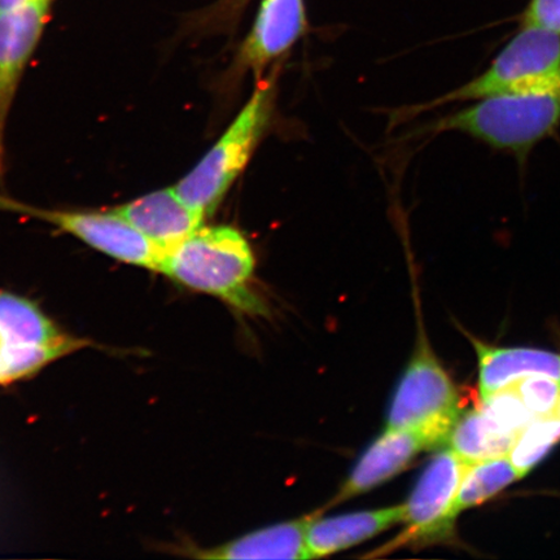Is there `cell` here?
I'll list each match as a JSON object with an SVG mask.
<instances>
[{"mask_svg":"<svg viewBox=\"0 0 560 560\" xmlns=\"http://www.w3.org/2000/svg\"><path fill=\"white\" fill-rule=\"evenodd\" d=\"M560 125V82L482 97L441 118L433 132L459 131L493 149L525 158Z\"/></svg>","mask_w":560,"mask_h":560,"instance_id":"7a4b0ae2","label":"cell"},{"mask_svg":"<svg viewBox=\"0 0 560 560\" xmlns=\"http://www.w3.org/2000/svg\"><path fill=\"white\" fill-rule=\"evenodd\" d=\"M470 465L451 447L439 452L429 462L408 501L404 502L405 529L384 546L382 555L402 546H425L453 538L459 515L455 501Z\"/></svg>","mask_w":560,"mask_h":560,"instance_id":"8992f818","label":"cell"},{"mask_svg":"<svg viewBox=\"0 0 560 560\" xmlns=\"http://www.w3.org/2000/svg\"><path fill=\"white\" fill-rule=\"evenodd\" d=\"M523 26L560 35V0H530L523 15Z\"/></svg>","mask_w":560,"mask_h":560,"instance_id":"7402d4cb","label":"cell"},{"mask_svg":"<svg viewBox=\"0 0 560 560\" xmlns=\"http://www.w3.org/2000/svg\"><path fill=\"white\" fill-rule=\"evenodd\" d=\"M163 254L205 225L206 217L182 200L174 187L161 188L110 208Z\"/></svg>","mask_w":560,"mask_h":560,"instance_id":"8fae6325","label":"cell"},{"mask_svg":"<svg viewBox=\"0 0 560 560\" xmlns=\"http://www.w3.org/2000/svg\"><path fill=\"white\" fill-rule=\"evenodd\" d=\"M52 0H32L0 12V184L5 174V128L27 65L39 45Z\"/></svg>","mask_w":560,"mask_h":560,"instance_id":"ba28073f","label":"cell"},{"mask_svg":"<svg viewBox=\"0 0 560 560\" xmlns=\"http://www.w3.org/2000/svg\"><path fill=\"white\" fill-rule=\"evenodd\" d=\"M478 406L503 429L517 433V435L537 419L523 402L514 384L497 390L486 398H480Z\"/></svg>","mask_w":560,"mask_h":560,"instance_id":"d6986e66","label":"cell"},{"mask_svg":"<svg viewBox=\"0 0 560 560\" xmlns=\"http://www.w3.org/2000/svg\"><path fill=\"white\" fill-rule=\"evenodd\" d=\"M27 2H32V0H0V12L16 10Z\"/></svg>","mask_w":560,"mask_h":560,"instance_id":"603a6c76","label":"cell"},{"mask_svg":"<svg viewBox=\"0 0 560 560\" xmlns=\"http://www.w3.org/2000/svg\"><path fill=\"white\" fill-rule=\"evenodd\" d=\"M523 402L536 418L555 417L560 396V382L546 375H530L516 382Z\"/></svg>","mask_w":560,"mask_h":560,"instance_id":"ffe728a7","label":"cell"},{"mask_svg":"<svg viewBox=\"0 0 560 560\" xmlns=\"http://www.w3.org/2000/svg\"><path fill=\"white\" fill-rule=\"evenodd\" d=\"M0 210L32 217L58 228L62 233L114 258L151 271L160 270L163 250L131 228L115 212L108 210L45 209L26 205L0 195Z\"/></svg>","mask_w":560,"mask_h":560,"instance_id":"52a82bcc","label":"cell"},{"mask_svg":"<svg viewBox=\"0 0 560 560\" xmlns=\"http://www.w3.org/2000/svg\"><path fill=\"white\" fill-rule=\"evenodd\" d=\"M256 257L247 237L229 225H202L184 242L167 249L161 275L186 290L206 293L248 315L269 314L252 289Z\"/></svg>","mask_w":560,"mask_h":560,"instance_id":"6da1fadb","label":"cell"},{"mask_svg":"<svg viewBox=\"0 0 560 560\" xmlns=\"http://www.w3.org/2000/svg\"><path fill=\"white\" fill-rule=\"evenodd\" d=\"M250 0H219L201 12L199 24L210 31H229L241 19Z\"/></svg>","mask_w":560,"mask_h":560,"instance_id":"44dd1931","label":"cell"},{"mask_svg":"<svg viewBox=\"0 0 560 560\" xmlns=\"http://www.w3.org/2000/svg\"><path fill=\"white\" fill-rule=\"evenodd\" d=\"M459 416L458 389L420 331L416 352L392 397L385 430L417 432L435 450L447 444Z\"/></svg>","mask_w":560,"mask_h":560,"instance_id":"277c9868","label":"cell"},{"mask_svg":"<svg viewBox=\"0 0 560 560\" xmlns=\"http://www.w3.org/2000/svg\"><path fill=\"white\" fill-rule=\"evenodd\" d=\"M318 513V511H317ZM317 513L269 525L250 532L215 548H184L186 556L199 559H310L306 550V530Z\"/></svg>","mask_w":560,"mask_h":560,"instance_id":"4fadbf2b","label":"cell"},{"mask_svg":"<svg viewBox=\"0 0 560 560\" xmlns=\"http://www.w3.org/2000/svg\"><path fill=\"white\" fill-rule=\"evenodd\" d=\"M522 478L523 475L511 464L510 458L476 462L468 466L462 479L455 510L460 514L462 511L479 506Z\"/></svg>","mask_w":560,"mask_h":560,"instance_id":"2e32d148","label":"cell"},{"mask_svg":"<svg viewBox=\"0 0 560 560\" xmlns=\"http://www.w3.org/2000/svg\"><path fill=\"white\" fill-rule=\"evenodd\" d=\"M557 82H560V35L523 26L485 73L435 101L411 107L408 114L400 116L412 117L440 105L479 101Z\"/></svg>","mask_w":560,"mask_h":560,"instance_id":"5b68a950","label":"cell"},{"mask_svg":"<svg viewBox=\"0 0 560 560\" xmlns=\"http://www.w3.org/2000/svg\"><path fill=\"white\" fill-rule=\"evenodd\" d=\"M479 359V397L509 387L530 375H546L560 382V354L532 348L490 347L472 339Z\"/></svg>","mask_w":560,"mask_h":560,"instance_id":"5bb4252c","label":"cell"},{"mask_svg":"<svg viewBox=\"0 0 560 560\" xmlns=\"http://www.w3.org/2000/svg\"><path fill=\"white\" fill-rule=\"evenodd\" d=\"M560 441V418H537L520 433L510 452L511 464L523 476L540 464Z\"/></svg>","mask_w":560,"mask_h":560,"instance_id":"ac0fdd59","label":"cell"},{"mask_svg":"<svg viewBox=\"0 0 560 560\" xmlns=\"http://www.w3.org/2000/svg\"><path fill=\"white\" fill-rule=\"evenodd\" d=\"M277 72L260 80L240 114L190 173L173 186L196 212L209 217L241 177L268 131L276 107Z\"/></svg>","mask_w":560,"mask_h":560,"instance_id":"3957f363","label":"cell"},{"mask_svg":"<svg viewBox=\"0 0 560 560\" xmlns=\"http://www.w3.org/2000/svg\"><path fill=\"white\" fill-rule=\"evenodd\" d=\"M432 446L417 432L384 430L371 443L327 508L341 505L384 485L408 468L420 453Z\"/></svg>","mask_w":560,"mask_h":560,"instance_id":"30bf717a","label":"cell"},{"mask_svg":"<svg viewBox=\"0 0 560 560\" xmlns=\"http://www.w3.org/2000/svg\"><path fill=\"white\" fill-rule=\"evenodd\" d=\"M555 417H559L560 418V396H559V402H558V406H557V410H556V416Z\"/></svg>","mask_w":560,"mask_h":560,"instance_id":"cb8c5ba5","label":"cell"},{"mask_svg":"<svg viewBox=\"0 0 560 560\" xmlns=\"http://www.w3.org/2000/svg\"><path fill=\"white\" fill-rule=\"evenodd\" d=\"M517 433L508 431L487 412L475 406L460 415L451 433L447 445L468 464L509 457Z\"/></svg>","mask_w":560,"mask_h":560,"instance_id":"9a60e30c","label":"cell"},{"mask_svg":"<svg viewBox=\"0 0 560 560\" xmlns=\"http://www.w3.org/2000/svg\"><path fill=\"white\" fill-rule=\"evenodd\" d=\"M322 511L306 530V550L310 559L324 558L365 542L404 521L401 505L377 510L355 511L331 517H320Z\"/></svg>","mask_w":560,"mask_h":560,"instance_id":"7c38bea8","label":"cell"},{"mask_svg":"<svg viewBox=\"0 0 560 560\" xmlns=\"http://www.w3.org/2000/svg\"><path fill=\"white\" fill-rule=\"evenodd\" d=\"M65 347H21L0 335V385H9L38 374L52 362L72 354Z\"/></svg>","mask_w":560,"mask_h":560,"instance_id":"e0dca14e","label":"cell"},{"mask_svg":"<svg viewBox=\"0 0 560 560\" xmlns=\"http://www.w3.org/2000/svg\"><path fill=\"white\" fill-rule=\"evenodd\" d=\"M307 30L305 0H261L254 25L231 67L236 79L250 73L257 81L289 54Z\"/></svg>","mask_w":560,"mask_h":560,"instance_id":"9c48e42d","label":"cell"}]
</instances>
